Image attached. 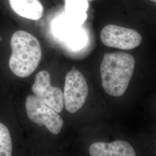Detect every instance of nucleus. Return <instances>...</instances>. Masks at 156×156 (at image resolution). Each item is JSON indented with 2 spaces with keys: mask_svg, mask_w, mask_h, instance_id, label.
Returning a JSON list of instances; mask_svg holds the SVG:
<instances>
[{
  "mask_svg": "<svg viewBox=\"0 0 156 156\" xmlns=\"http://www.w3.org/2000/svg\"><path fill=\"white\" fill-rule=\"evenodd\" d=\"M68 35L67 39L68 44L71 47L73 48H82L85 45L86 38V35L81 30H73V31H70Z\"/></svg>",
  "mask_w": 156,
  "mask_h": 156,
  "instance_id": "9b49d317",
  "label": "nucleus"
},
{
  "mask_svg": "<svg viewBox=\"0 0 156 156\" xmlns=\"http://www.w3.org/2000/svg\"><path fill=\"white\" fill-rule=\"evenodd\" d=\"M26 109L31 121L39 126H45L52 134L57 135L60 133L64 124L62 116L35 95L27 97Z\"/></svg>",
  "mask_w": 156,
  "mask_h": 156,
  "instance_id": "7ed1b4c3",
  "label": "nucleus"
},
{
  "mask_svg": "<svg viewBox=\"0 0 156 156\" xmlns=\"http://www.w3.org/2000/svg\"><path fill=\"white\" fill-rule=\"evenodd\" d=\"M13 145L11 135L5 124L0 122V156H12Z\"/></svg>",
  "mask_w": 156,
  "mask_h": 156,
  "instance_id": "9d476101",
  "label": "nucleus"
},
{
  "mask_svg": "<svg viewBox=\"0 0 156 156\" xmlns=\"http://www.w3.org/2000/svg\"><path fill=\"white\" fill-rule=\"evenodd\" d=\"M90 156H138L134 146L123 140L96 142L90 146Z\"/></svg>",
  "mask_w": 156,
  "mask_h": 156,
  "instance_id": "0eeeda50",
  "label": "nucleus"
},
{
  "mask_svg": "<svg viewBox=\"0 0 156 156\" xmlns=\"http://www.w3.org/2000/svg\"><path fill=\"white\" fill-rule=\"evenodd\" d=\"M32 91L48 106L57 113L62 112L64 105L63 93L60 88L51 86L48 71L42 70L36 75Z\"/></svg>",
  "mask_w": 156,
  "mask_h": 156,
  "instance_id": "423d86ee",
  "label": "nucleus"
},
{
  "mask_svg": "<svg viewBox=\"0 0 156 156\" xmlns=\"http://www.w3.org/2000/svg\"><path fill=\"white\" fill-rule=\"evenodd\" d=\"M101 40L108 47L122 50L134 49L142 42L141 35L136 31L116 25H106L101 30Z\"/></svg>",
  "mask_w": 156,
  "mask_h": 156,
  "instance_id": "39448f33",
  "label": "nucleus"
},
{
  "mask_svg": "<svg viewBox=\"0 0 156 156\" xmlns=\"http://www.w3.org/2000/svg\"><path fill=\"white\" fill-rule=\"evenodd\" d=\"M87 1H92V0H87Z\"/></svg>",
  "mask_w": 156,
  "mask_h": 156,
  "instance_id": "ddd939ff",
  "label": "nucleus"
},
{
  "mask_svg": "<svg viewBox=\"0 0 156 156\" xmlns=\"http://www.w3.org/2000/svg\"><path fill=\"white\" fill-rule=\"evenodd\" d=\"M13 11L20 16L38 20L44 14V7L38 0H9Z\"/></svg>",
  "mask_w": 156,
  "mask_h": 156,
  "instance_id": "6e6552de",
  "label": "nucleus"
},
{
  "mask_svg": "<svg viewBox=\"0 0 156 156\" xmlns=\"http://www.w3.org/2000/svg\"><path fill=\"white\" fill-rule=\"evenodd\" d=\"M89 93V87L83 75L76 69L68 72L65 80L64 104L67 111L74 113L83 106Z\"/></svg>",
  "mask_w": 156,
  "mask_h": 156,
  "instance_id": "20e7f679",
  "label": "nucleus"
},
{
  "mask_svg": "<svg viewBox=\"0 0 156 156\" xmlns=\"http://www.w3.org/2000/svg\"><path fill=\"white\" fill-rule=\"evenodd\" d=\"M134 67V57L129 53H105L100 66L102 86L104 91L111 96H122L128 88Z\"/></svg>",
  "mask_w": 156,
  "mask_h": 156,
  "instance_id": "f257e3e1",
  "label": "nucleus"
},
{
  "mask_svg": "<svg viewBox=\"0 0 156 156\" xmlns=\"http://www.w3.org/2000/svg\"><path fill=\"white\" fill-rule=\"evenodd\" d=\"M11 45L10 69L18 77H28L35 71L41 62L42 50L38 40L32 34L19 30L12 35Z\"/></svg>",
  "mask_w": 156,
  "mask_h": 156,
  "instance_id": "f03ea898",
  "label": "nucleus"
},
{
  "mask_svg": "<svg viewBox=\"0 0 156 156\" xmlns=\"http://www.w3.org/2000/svg\"><path fill=\"white\" fill-rule=\"evenodd\" d=\"M88 8L87 0H66L65 10L67 19L75 26L82 25L87 17Z\"/></svg>",
  "mask_w": 156,
  "mask_h": 156,
  "instance_id": "1a4fd4ad",
  "label": "nucleus"
},
{
  "mask_svg": "<svg viewBox=\"0 0 156 156\" xmlns=\"http://www.w3.org/2000/svg\"><path fill=\"white\" fill-rule=\"evenodd\" d=\"M151 1H152V2H156V0H151Z\"/></svg>",
  "mask_w": 156,
  "mask_h": 156,
  "instance_id": "f8f14e48",
  "label": "nucleus"
}]
</instances>
